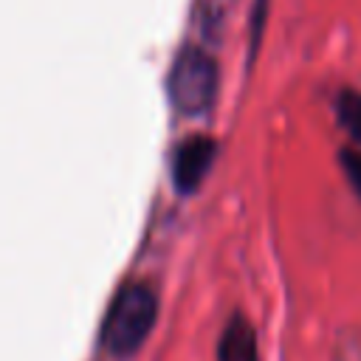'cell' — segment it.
Listing matches in <instances>:
<instances>
[{
	"label": "cell",
	"instance_id": "1",
	"mask_svg": "<svg viewBox=\"0 0 361 361\" xmlns=\"http://www.w3.org/2000/svg\"><path fill=\"white\" fill-rule=\"evenodd\" d=\"M158 319V296L144 282L124 285L104 316L102 324V344L113 358H130L135 355L144 341L149 338Z\"/></svg>",
	"mask_w": 361,
	"mask_h": 361
},
{
	"label": "cell",
	"instance_id": "2",
	"mask_svg": "<svg viewBox=\"0 0 361 361\" xmlns=\"http://www.w3.org/2000/svg\"><path fill=\"white\" fill-rule=\"evenodd\" d=\"M169 102L175 104L178 113L183 116H203L214 96H217V65L214 59L197 48V45H186L178 51L169 79Z\"/></svg>",
	"mask_w": 361,
	"mask_h": 361
},
{
	"label": "cell",
	"instance_id": "3",
	"mask_svg": "<svg viewBox=\"0 0 361 361\" xmlns=\"http://www.w3.org/2000/svg\"><path fill=\"white\" fill-rule=\"evenodd\" d=\"M214 155H217V144L206 135H192L183 144H178L175 158H172L175 189L183 192V195H192L203 183V178L209 175V169L214 164Z\"/></svg>",
	"mask_w": 361,
	"mask_h": 361
},
{
	"label": "cell",
	"instance_id": "4",
	"mask_svg": "<svg viewBox=\"0 0 361 361\" xmlns=\"http://www.w3.org/2000/svg\"><path fill=\"white\" fill-rule=\"evenodd\" d=\"M220 361H254V333L243 319H234L220 341Z\"/></svg>",
	"mask_w": 361,
	"mask_h": 361
},
{
	"label": "cell",
	"instance_id": "5",
	"mask_svg": "<svg viewBox=\"0 0 361 361\" xmlns=\"http://www.w3.org/2000/svg\"><path fill=\"white\" fill-rule=\"evenodd\" d=\"M338 118L350 130V135H355L361 141V93L347 90L341 96V102H338Z\"/></svg>",
	"mask_w": 361,
	"mask_h": 361
},
{
	"label": "cell",
	"instance_id": "6",
	"mask_svg": "<svg viewBox=\"0 0 361 361\" xmlns=\"http://www.w3.org/2000/svg\"><path fill=\"white\" fill-rule=\"evenodd\" d=\"M341 166H344V172H347L350 186H353L355 195L361 197V152H355V149H344V152H341Z\"/></svg>",
	"mask_w": 361,
	"mask_h": 361
}]
</instances>
